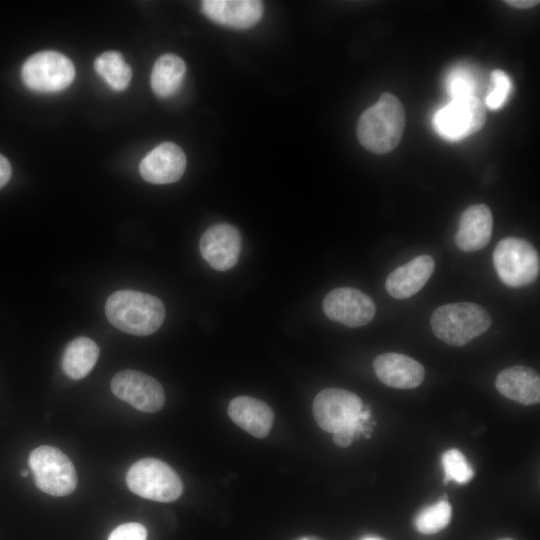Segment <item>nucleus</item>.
Returning a JSON list of instances; mask_svg holds the SVG:
<instances>
[{"label":"nucleus","mask_w":540,"mask_h":540,"mask_svg":"<svg viewBox=\"0 0 540 540\" xmlns=\"http://www.w3.org/2000/svg\"><path fill=\"white\" fill-rule=\"evenodd\" d=\"M312 410L317 424L326 432L334 434L350 428L358 434L366 433L370 412L363 408L360 397L351 391L323 389L314 398Z\"/></svg>","instance_id":"obj_4"},{"label":"nucleus","mask_w":540,"mask_h":540,"mask_svg":"<svg viewBox=\"0 0 540 540\" xmlns=\"http://www.w3.org/2000/svg\"><path fill=\"white\" fill-rule=\"evenodd\" d=\"M434 260L420 255L392 271L385 281V288L395 299H405L420 291L434 271Z\"/></svg>","instance_id":"obj_17"},{"label":"nucleus","mask_w":540,"mask_h":540,"mask_svg":"<svg viewBox=\"0 0 540 540\" xmlns=\"http://www.w3.org/2000/svg\"><path fill=\"white\" fill-rule=\"evenodd\" d=\"M202 12L213 22L234 28L247 29L262 17L263 3L257 0H205Z\"/></svg>","instance_id":"obj_15"},{"label":"nucleus","mask_w":540,"mask_h":540,"mask_svg":"<svg viewBox=\"0 0 540 540\" xmlns=\"http://www.w3.org/2000/svg\"><path fill=\"white\" fill-rule=\"evenodd\" d=\"M491 325V317L482 306L471 302L450 303L432 314L435 336L451 346H463L483 334Z\"/></svg>","instance_id":"obj_3"},{"label":"nucleus","mask_w":540,"mask_h":540,"mask_svg":"<svg viewBox=\"0 0 540 540\" xmlns=\"http://www.w3.org/2000/svg\"><path fill=\"white\" fill-rule=\"evenodd\" d=\"M486 121V112L477 96L451 99L433 116V127L446 140L458 141L479 131Z\"/></svg>","instance_id":"obj_9"},{"label":"nucleus","mask_w":540,"mask_h":540,"mask_svg":"<svg viewBox=\"0 0 540 540\" xmlns=\"http://www.w3.org/2000/svg\"><path fill=\"white\" fill-rule=\"evenodd\" d=\"M199 248L210 267L226 271L235 266L240 255L239 231L228 223L215 224L202 234Z\"/></svg>","instance_id":"obj_12"},{"label":"nucleus","mask_w":540,"mask_h":540,"mask_svg":"<svg viewBox=\"0 0 540 540\" xmlns=\"http://www.w3.org/2000/svg\"><path fill=\"white\" fill-rule=\"evenodd\" d=\"M322 306L329 319L348 327L368 324L376 312L373 300L351 287L333 289L324 297Z\"/></svg>","instance_id":"obj_11"},{"label":"nucleus","mask_w":540,"mask_h":540,"mask_svg":"<svg viewBox=\"0 0 540 540\" xmlns=\"http://www.w3.org/2000/svg\"><path fill=\"white\" fill-rule=\"evenodd\" d=\"M28 474H29V472H28V470H26V469H23V470L21 471V475H22L23 477L28 476Z\"/></svg>","instance_id":"obj_31"},{"label":"nucleus","mask_w":540,"mask_h":540,"mask_svg":"<svg viewBox=\"0 0 540 540\" xmlns=\"http://www.w3.org/2000/svg\"><path fill=\"white\" fill-rule=\"evenodd\" d=\"M11 173L9 161L0 154V189L7 184L11 177Z\"/></svg>","instance_id":"obj_29"},{"label":"nucleus","mask_w":540,"mask_h":540,"mask_svg":"<svg viewBox=\"0 0 540 540\" xmlns=\"http://www.w3.org/2000/svg\"><path fill=\"white\" fill-rule=\"evenodd\" d=\"M493 264L500 280L509 287L529 285L539 275L536 249L528 241L516 237L499 241L493 253Z\"/></svg>","instance_id":"obj_6"},{"label":"nucleus","mask_w":540,"mask_h":540,"mask_svg":"<svg viewBox=\"0 0 540 540\" xmlns=\"http://www.w3.org/2000/svg\"><path fill=\"white\" fill-rule=\"evenodd\" d=\"M357 435V431L345 428L333 434V441L340 447H347L353 442Z\"/></svg>","instance_id":"obj_28"},{"label":"nucleus","mask_w":540,"mask_h":540,"mask_svg":"<svg viewBox=\"0 0 540 540\" xmlns=\"http://www.w3.org/2000/svg\"><path fill=\"white\" fill-rule=\"evenodd\" d=\"M505 3L512 7L527 9V8H532L538 5L539 1L538 0H507L505 1Z\"/></svg>","instance_id":"obj_30"},{"label":"nucleus","mask_w":540,"mask_h":540,"mask_svg":"<svg viewBox=\"0 0 540 540\" xmlns=\"http://www.w3.org/2000/svg\"><path fill=\"white\" fill-rule=\"evenodd\" d=\"M405 127V111L400 100L384 92L373 106L367 108L357 124V136L367 150L384 154L400 142Z\"/></svg>","instance_id":"obj_2"},{"label":"nucleus","mask_w":540,"mask_h":540,"mask_svg":"<svg viewBox=\"0 0 540 540\" xmlns=\"http://www.w3.org/2000/svg\"><path fill=\"white\" fill-rule=\"evenodd\" d=\"M493 216L485 204L468 207L461 215L454 241L459 249L474 252L484 248L490 241Z\"/></svg>","instance_id":"obj_16"},{"label":"nucleus","mask_w":540,"mask_h":540,"mask_svg":"<svg viewBox=\"0 0 540 540\" xmlns=\"http://www.w3.org/2000/svg\"><path fill=\"white\" fill-rule=\"evenodd\" d=\"M364 540H381V539H378V538H366Z\"/></svg>","instance_id":"obj_32"},{"label":"nucleus","mask_w":540,"mask_h":540,"mask_svg":"<svg viewBox=\"0 0 540 540\" xmlns=\"http://www.w3.org/2000/svg\"><path fill=\"white\" fill-rule=\"evenodd\" d=\"M303 540H307V539H303Z\"/></svg>","instance_id":"obj_34"},{"label":"nucleus","mask_w":540,"mask_h":540,"mask_svg":"<svg viewBox=\"0 0 540 540\" xmlns=\"http://www.w3.org/2000/svg\"><path fill=\"white\" fill-rule=\"evenodd\" d=\"M186 168L183 150L172 142H164L151 150L141 161L142 178L153 184H168L181 178Z\"/></svg>","instance_id":"obj_13"},{"label":"nucleus","mask_w":540,"mask_h":540,"mask_svg":"<svg viewBox=\"0 0 540 540\" xmlns=\"http://www.w3.org/2000/svg\"><path fill=\"white\" fill-rule=\"evenodd\" d=\"M186 67L184 61L175 54L160 56L151 72V88L162 98L174 95L181 87Z\"/></svg>","instance_id":"obj_21"},{"label":"nucleus","mask_w":540,"mask_h":540,"mask_svg":"<svg viewBox=\"0 0 540 540\" xmlns=\"http://www.w3.org/2000/svg\"><path fill=\"white\" fill-rule=\"evenodd\" d=\"M495 386L503 396L515 402L534 405L540 401V377L530 367L516 365L502 370Z\"/></svg>","instance_id":"obj_18"},{"label":"nucleus","mask_w":540,"mask_h":540,"mask_svg":"<svg viewBox=\"0 0 540 540\" xmlns=\"http://www.w3.org/2000/svg\"><path fill=\"white\" fill-rule=\"evenodd\" d=\"M99 356L97 344L90 338L80 336L65 348L61 366L66 376L73 380L86 377L93 369Z\"/></svg>","instance_id":"obj_20"},{"label":"nucleus","mask_w":540,"mask_h":540,"mask_svg":"<svg viewBox=\"0 0 540 540\" xmlns=\"http://www.w3.org/2000/svg\"><path fill=\"white\" fill-rule=\"evenodd\" d=\"M146 528L136 522H129L117 526L107 540H146Z\"/></svg>","instance_id":"obj_27"},{"label":"nucleus","mask_w":540,"mask_h":540,"mask_svg":"<svg viewBox=\"0 0 540 540\" xmlns=\"http://www.w3.org/2000/svg\"><path fill=\"white\" fill-rule=\"evenodd\" d=\"M21 76L24 84L33 91L58 92L71 84L75 68L65 55L56 51H41L24 62Z\"/></svg>","instance_id":"obj_8"},{"label":"nucleus","mask_w":540,"mask_h":540,"mask_svg":"<svg viewBox=\"0 0 540 540\" xmlns=\"http://www.w3.org/2000/svg\"><path fill=\"white\" fill-rule=\"evenodd\" d=\"M499 540H514V539H511V538H502V539H499Z\"/></svg>","instance_id":"obj_33"},{"label":"nucleus","mask_w":540,"mask_h":540,"mask_svg":"<svg viewBox=\"0 0 540 540\" xmlns=\"http://www.w3.org/2000/svg\"><path fill=\"white\" fill-rule=\"evenodd\" d=\"M94 69L116 91L124 90L131 80V68L117 51H107L98 56Z\"/></svg>","instance_id":"obj_22"},{"label":"nucleus","mask_w":540,"mask_h":540,"mask_svg":"<svg viewBox=\"0 0 540 540\" xmlns=\"http://www.w3.org/2000/svg\"><path fill=\"white\" fill-rule=\"evenodd\" d=\"M441 462L446 482L454 481L458 484H465L473 478L474 471L459 450H447L442 455Z\"/></svg>","instance_id":"obj_24"},{"label":"nucleus","mask_w":540,"mask_h":540,"mask_svg":"<svg viewBox=\"0 0 540 540\" xmlns=\"http://www.w3.org/2000/svg\"><path fill=\"white\" fill-rule=\"evenodd\" d=\"M28 464L41 491L52 496H66L75 490L76 470L60 449L47 445L37 447L31 451Z\"/></svg>","instance_id":"obj_7"},{"label":"nucleus","mask_w":540,"mask_h":540,"mask_svg":"<svg viewBox=\"0 0 540 540\" xmlns=\"http://www.w3.org/2000/svg\"><path fill=\"white\" fill-rule=\"evenodd\" d=\"M228 415L236 425L256 438L266 437L274 420V413L269 405L249 396L232 399L228 406Z\"/></svg>","instance_id":"obj_19"},{"label":"nucleus","mask_w":540,"mask_h":540,"mask_svg":"<svg viewBox=\"0 0 540 540\" xmlns=\"http://www.w3.org/2000/svg\"><path fill=\"white\" fill-rule=\"evenodd\" d=\"M126 484L134 494L153 501L172 502L180 497L183 484L173 468L156 458H143L131 465Z\"/></svg>","instance_id":"obj_5"},{"label":"nucleus","mask_w":540,"mask_h":540,"mask_svg":"<svg viewBox=\"0 0 540 540\" xmlns=\"http://www.w3.org/2000/svg\"><path fill=\"white\" fill-rule=\"evenodd\" d=\"M492 89L486 97V106L491 110L499 109L505 103L510 91L511 81L501 70L491 73Z\"/></svg>","instance_id":"obj_26"},{"label":"nucleus","mask_w":540,"mask_h":540,"mask_svg":"<svg viewBox=\"0 0 540 540\" xmlns=\"http://www.w3.org/2000/svg\"><path fill=\"white\" fill-rule=\"evenodd\" d=\"M446 86L451 99L475 96L477 79L471 69L456 67L448 74Z\"/></svg>","instance_id":"obj_25"},{"label":"nucleus","mask_w":540,"mask_h":540,"mask_svg":"<svg viewBox=\"0 0 540 540\" xmlns=\"http://www.w3.org/2000/svg\"><path fill=\"white\" fill-rule=\"evenodd\" d=\"M108 321L117 329L136 336L157 331L165 317L162 301L150 294L119 290L111 294L105 304Z\"/></svg>","instance_id":"obj_1"},{"label":"nucleus","mask_w":540,"mask_h":540,"mask_svg":"<svg viewBox=\"0 0 540 540\" xmlns=\"http://www.w3.org/2000/svg\"><path fill=\"white\" fill-rule=\"evenodd\" d=\"M373 368L382 383L397 389L416 388L425 376V370L418 361L393 352L377 356Z\"/></svg>","instance_id":"obj_14"},{"label":"nucleus","mask_w":540,"mask_h":540,"mask_svg":"<svg viewBox=\"0 0 540 540\" xmlns=\"http://www.w3.org/2000/svg\"><path fill=\"white\" fill-rule=\"evenodd\" d=\"M110 387L117 398L142 412H157L165 402L161 384L140 371L126 369L116 373Z\"/></svg>","instance_id":"obj_10"},{"label":"nucleus","mask_w":540,"mask_h":540,"mask_svg":"<svg viewBox=\"0 0 540 540\" xmlns=\"http://www.w3.org/2000/svg\"><path fill=\"white\" fill-rule=\"evenodd\" d=\"M451 515V505L441 500L423 509L415 519V526L422 534H435L450 523Z\"/></svg>","instance_id":"obj_23"}]
</instances>
